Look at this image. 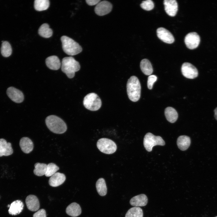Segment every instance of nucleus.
Masks as SVG:
<instances>
[{
    "instance_id": "nucleus-34",
    "label": "nucleus",
    "mask_w": 217,
    "mask_h": 217,
    "mask_svg": "<svg viewBox=\"0 0 217 217\" xmlns=\"http://www.w3.org/2000/svg\"><path fill=\"white\" fill-rule=\"evenodd\" d=\"M33 217H46V213L45 210L41 209L34 213Z\"/></svg>"
},
{
    "instance_id": "nucleus-27",
    "label": "nucleus",
    "mask_w": 217,
    "mask_h": 217,
    "mask_svg": "<svg viewBox=\"0 0 217 217\" xmlns=\"http://www.w3.org/2000/svg\"><path fill=\"white\" fill-rule=\"evenodd\" d=\"M49 5V0H35L34 2V8L36 11H41L47 10Z\"/></svg>"
},
{
    "instance_id": "nucleus-22",
    "label": "nucleus",
    "mask_w": 217,
    "mask_h": 217,
    "mask_svg": "<svg viewBox=\"0 0 217 217\" xmlns=\"http://www.w3.org/2000/svg\"><path fill=\"white\" fill-rule=\"evenodd\" d=\"M177 144L178 148L181 150H187L190 144V139L189 137L186 135L179 136L177 140Z\"/></svg>"
},
{
    "instance_id": "nucleus-29",
    "label": "nucleus",
    "mask_w": 217,
    "mask_h": 217,
    "mask_svg": "<svg viewBox=\"0 0 217 217\" xmlns=\"http://www.w3.org/2000/svg\"><path fill=\"white\" fill-rule=\"evenodd\" d=\"M33 172L35 175L41 176L45 175L47 169V165L46 164L36 163L34 165Z\"/></svg>"
},
{
    "instance_id": "nucleus-35",
    "label": "nucleus",
    "mask_w": 217,
    "mask_h": 217,
    "mask_svg": "<svg viewBox=\"0 0 217 217\" xmlns=\"http://www.w3.org/2000/svg\"><path fill=\"white\" fill-rule=\"evenodd\" d=\"M86 3L89 5L92 6L97 4L100 2V0H86Z\"/></svg>"
},
{
    "instance_id": "nucleus-30",
    "label": "nucleus",
    "mask_w": 217,
    "mask_h": 217,
    "mask_svg": "<svg viewBox=\"0 0 217 217\" xmlns=\"http://www.w3.org/2000/svg\"><path fill=\"white\" fill-rule=\"evenodd\" d=\"M1 52L2 55L5 57H7L11 54L12 48L10 43L8 41L2 42L1 48Z\"/></svg>"
},
{
    "instance_id": "nucleus-38",
    "label": "nucleus",
    "mask_w": 217,
    "mask_h": 217,
    "mask_svg": "<svg viewBox=\"0 0 217 217\" xmlns=\"http://www.w3.org/2000/svg\"></svg>"
},
{
    "instance_id": "nucleus-2",
    "label": "nucleus",
    "mask_w": 217,
    "mask_h": 217,
    "mask_svg": "<svg viewBox=\"0 0 217 217\" xmlns=\"http://www.w3.org/2000/svg\"><path fill=\"white\" fill-rule=\"evenodd\" d=\"M46 123L48 128L52 132L57 134H62L67 129L65 122L59 117L54 115L48 116L46 119Z\"/></svg>"
},
{
    "instance_id": "nucleus-25",
    "label": "nucleus",
    "mask_w": 217,
    "mask_h": 217,
    "mask_svg": "<svg viewBox=\"0 0 217 217\" xmlns=\"http://www.w3.org/2000/svg\"><path fill=\"white\" fill-rule=\"evenodd\" d=\"M97 192L101 196H105L107 193V188L105 179L102 178H99L96 183Z\"/></svg>"
},
{
    "instance_id": "nucleus-32",
    "label": "nucleus",
    "mask_w": 217,
    "mask_h": 217,
    "mask_svg": "<svg viewBox=\"0 0 217 217\" xmlns=\"http://www.w3.org/2000/svg\"><path fill=\"white\" fill-rule=\"evenodd\" d=\"M140 6L143 9L149 11L153 8L154 4L152 0H146L142 1Z\"/></svg>"
},
{
    "instance_id": "nucleus-20",
    "label": "nucleus",
    "mask_w": 217,
    "mask_h": 217,
    "mask_svg": "<svg viewBox=\"0 0 217 217\" xmlns=\"http://www.w3.org/2000/svg\"><path fill=\"white\" fill-rule=\"evenodd\" d=\"M24 204L20 200L14 201L11 204L8 210L9 213L12 215H16L19 214L22 211Z\"/></svg>"
},
{
    "instance_id": "nucleus-5",
    "label": "nucleus",
    "mask_w": 217,
    "mask_h": 217,
    "mask_svg": "<svg viewBox=\"0 0 217 217\" xmlns=\"http://www.w3.org/2000/svg\"><path fill=\"white\" fill-rule=\"evenodd\" d=\"M83 103L86 109L92 111L98 110L102 105L100 98L96 94L94 93L86 95L84 97Z\"/></svg>"
},
{
    "instance_id": "nucleus-8",
    "label": "nucleus",
    "mask_w": 217,
    "mask_h": 217,
    "mask_svg": "<svg viewBox=\"0 0 217 217\" xmlns=\"http://www.w3.org/2000/svg\"><path fill=\"white\" fill-rule=\"evenodd\" d=\"M181 71L182 75L188 79H194L198 76V73L197 68L189 62L183 63L181 68Z\"/></svg>"
},
{
    "instance_id": "nucleus-28",
    "label": "nucleus",
    "mask_w": 217,
    "mask_h": 217,
    "mask_svg": "<svg viewBox=\"0 0 217 217\" xmlns=\"http://www.w3.org/2000/svg\"><path fill=\"white\" fill-rule=\"evenodd\" d=\"M142 209L139 207H134L129 209L126 212L125 217H143Z\"/></svg>"
},
{
    "instance_id": "nucleus-23",
    "label": "nucleus",
    "mask_w": 217,
    "mask_h": 217,
    "mask_svg": "<svg viewBox=\"0 0 217 217\" xmlns=\"http://www.w3.org/2000/svg\"><path fill=\"white\" fill-rule=\"evenodd\" d=\"M165 115L167 120L171 123L175 122L178 117L177 111L175 108L171 107H167L165 109Z\"/></svg>"
},
{
    "instance_id": "nucleus-37",
    "label": "nucleus",
    "mask_w": 217,
    "mask_h": 217,
    "mask_svg": "<svg viewBox=\"0 0 217 217\" xmlns=\"http://www.w3.org/2000/svg\"><path fill=\"white\" fill-rule=\"evenodd\" d=\"M10 206V205H8L7 206H8V207H9Z\"/></svg>"
},
{
    "instance_id": "nucleus-19",
    "label": "nucleus",
    "mask_w": 217,
    "mask_h": 217,
    "mask_svg": "<svg viewBox=\"0 0 217 217\" xmlns=\"http://www.w3.org/2000/svg\"><path fill=\"white\" fill-rule=\"evenodd\" d=\"M46 62L47 67L52 70H58L61 66L60 59L55 55L51 56L47 58Z\"/></svg>"
},
{
    "instance_id": "nucleus-13",
    "label": "nucleus",
    "mask_w": 217,
    "mask_h": 217,
    "mask_svg": "<svg viewBox=\"0 0 217 217\" xmlns=\"http://www.w3.org/2000/svg\"><path fill=\"white\" fill-rule=\"evenodd\" d=\"M165 10L169 16L174 17L178 10V4L175 0H165L164 1Z\"/></svg>"
},
{
    "instance_id": "nucleus-17",
    "label": "nucleus",
    "mask_w": 217,
    "mask_h": 217,
    "mask_svg": "<svg viewBox=\"0 0 217 217\" xmlns=\"http://www.w3.org/2000/svg\"><path fill=\"white\" fill-rule=\"evenodd\" d=\"M13 152L11 143H7L4 139H0V157L10 155Z\"/></svg>"
},
{
    "instance_id": "nucleus-1",
    "label": "nucleus",
    "mask_w": 217,
    "mask_h": 217,
    "mask_svg": "<svg viewBox=\"0 0 217 217\" xmlns=\"http://www.w3.org/2000/svg\"><path fill=\"white\" fill-rule=\"evenodd\" d=\"M141 86L137 77L133 76L128 79L127 84V90L129 99L134 102L137 101L140 96Z\"/></svg>"
},
{
    "instance_id": "nucleus-16",
    "label": "nucleus",
    "mask_w": 217,
    "mask_h": 217,
    "mask_svg": "<svg viewBox=\"0 0 217 217\" xmlns=\"http://www.w3.org/2000/svg\"><path fill=\"white\" fill-rule=\"evenodd\" d=\"M148 203V198L146 195L141 194L133 197L130 200V203L135 207L144 206L146 205Z\"/></svg>"
},
{
    "instance_id": "nucleus-15",
    "label": "nucleus",
    "mask_w": 217,
    "mask_h": 217,
    "mask_svg": "<svg viewBox=\"0 0 217 217\" xmlns=\"http://www.w3.org/2000/svg\"><path fill=\"white\" fill-rule=\"evenodd\" d=\"M65 175L59 172H56L50 178L49 183L50 186L56 187L62 184L65 181Z\"/></svg>"
},
{
    "instance_id": "nucleus-6",
    "label": "nucleus",
    "mask_w": 217,
    "mask_h": 217,
    "mask_svg": "<svg viewBox=\"0 0 217 217\" xmlns=\"http://www.w3.org/2000/svg\"><path fill=\"white\" fill-rule=\"evenodd\" d=\"M165 142L162 137L156 136L150 133H147L144 136L143 145L146 150L150 152L153 147L156 145L164 146Z\"/></svg>"
},
{
    "instance_id": "nucleus-4",
    "label": "nucleus",
    "mask_w": 217,
    "mask_h": 217,
    "mask_svg": "<svg viewBox=\"0 0 217 217\" xmlns=\"http://www.w3.org/2000/svg\"><path fill=\"white\" fill-rule=\"evenodd\" d=\"M62 49L65 53L70 55H76L82 50L79 44L71 38L63 36L61 38Z\"/></svg>"
},
{
    "instance_id": "nucleus-7",
    "label": "nucleus",
    "mask_w": 217,
    "mask_h": 217,
    "mask_svg": "<svg viewBox=\"0 0 217 217\" xmlns=\"http://www.w3.org/2000/svg\"><path fill=\"white\" fill-rule=\"evenodd\" d=\"M98 149L102 152L106 154H112L115 153L117 149L115 143L112 140L103 138L99 139L97 143Z\"/></svg>"
},
{
    "instance_id": "nucleus-36",
    "label": "nucleus",
    "mask_w": 217,
    "mask_h": 217,
    "mask_svg": "<svg viewBox=\"0 0 217 217\" xmlns=\"http://www.w3.org/2000/svg\"><path fill=\"white\" fill-rule=\"evenodd\" d=\"M214 117L217 120V107L214 110Z\"/></svg>"
},
{
    "instance_id": "nucleus-24",
    "label": "nucleus",
    "mask_w": 217,
    "mask_h": 217,
    "mask_svg": "<svg viewBox=\"0 0 217 217\" xmlns=\"http://www.w3.org/2000/svg\"><path fill=\"white\" fill-rule=\"evenodd\" d=\"M140 68L142 71L146 75H149L153 72V68L150 61L147 59L142 60L140 63Z\"/></svg>"
},
{
    "instance_id": "nucleus-9",
    "label": "nucleus",
    "mask_w": 217,
    "mask_h": 217,
    "mask_svg": "<svg viewBox=\"0 0 217 217\" xmlns=\"http://www.w3.org/2000/svg\"><path fill=\"white\" fill-rule=\"evenodd\" d=\"M184 42L188 48L193 49L198 46L200 42V38L197 33L190 32L186 36Z\"/></svg>"
},
{
    "instance_id": "nucleus-33",
    "label": "nucleus",
    "mask_w": 217,
    "mask_h": 217,
    "mask_svg": "<svg viewBox=\"0 0 217 217\" xmlns=\"http://www.w3.org/2000/svg\"><path fill=\"white\" fill-rule=\"evenodd\" d=\"M157 77L154 75L149 76L148 78L147 87L149 89H152L154 83L156 81Z\"/></svg>"
},
{
    "instance_id": "nucleus-10",
    "label": "nucleus",
    "mask_w": 217,
    "mask_h": 217,
    "mask_svg": "<svg viewBox=\"0 0 217 217\" xmlns=\"http://www.w3.org/2000/svg\"><path fill=\"white\" fill-rule=\"evenodd\" d=\"M112 5L109 2L107 1L100 2L95 7L94 11L98 15L102 16L109 13L112 11Z\"/></svg>"
},
{
    "instance_id": "nucleus-11",
    "label": "nucleus",
    "mask_w": 217,
    "mask_h": 217,
    "mask_svg": "<svg viewBox=\"0 0 217 217\" xmlns=\"http://www.w3.org/2000/svg\"><path fill=\"white\" fill-rule=\"evenodd\" d=\"M156 33L158 38L164 42L168 44L174 42L175 39L173 35L165 28H159L156 30Z\"/></svg>"
},
{
    "instance_id": "nucleus-26",
    "label": "nucleus",
    "mask_w": 217,
    "mask_h": 217,
    "mask_svg": "<svg viewBox=\"0 0 217 217\" xmlns=\"http://www.w3.org/2000/svg\"><path fill=\"white\" fill-rule=\"evenodd\" d=\"M38 33L42 37L49 38L52 36L53 31L52 29L49 28L48 24L44 23L39 27L38 30Z\"/></svg>"
},
{
    "instance_id": "nucleus-3",
    "label": "nucleus",
    "mask_w": 217,
    "mask_h": 217,
    "mask_svg": "<svg viewBox=\"0 0 217 217\" xmlns=\"http://www.w3.org/2000/svg\"><path fill=\"white\" fill-rule=\"evenodd\" d=\"M80 69L79 62L71 56L64 58L62 61L61 69L69 78H73L75 72Z\"/></svg>"
},
{
    "instance_id": "nucleus-18",
    "label": "nucleus",
    "mask_w": 217,
    "mask_h": 217,
    "mask_svg": "<svg viewBox=\"0 0 217 217\" xmlns=\"http://www.w3.org/2000/svg\"><path fill=\"white\" fill-rule=\"evenodd\" d=\"M19 145L21 150L26 153H30L33 149V143L32 140L27 137L22 138L20 140Z\"/></svg>"
},
{
    "instance_id": "nucleus-31",
    "label": "nucleus",
    "mask_w": 217,
    "mask_h": 217,
    "mask_svg": "<svg viewBox=\"0 0 217 217\" xmlns=\"http://www.w3.org/2000/svg\"><path fill=\"white\" fill-rule=\"evenodd\" d=\"M59 169L55 164L50 163L47 165V169L45 175L46 177L51 176Z\"/></svg>"
},
{
    "instance_id": "nucleus-21",
    "label": "nucleus",
    "mask_w": 217,
    "mask_h": 217,
    "mask_svg": "<svg viewBox=\"0 0 217 217\" xmlns=\"http://www.w3.org/2000/svg\"><path fill=\"white\" fill-rule=\"evenodd\" d=\"M67 214L68 215L75 217L79 215L81 213V209L80 205L74 202L70 204L66 210Z\"/></svg>"
},
{
    "instance_id": "nucleus-12",
    "label": "nucleus",
    "mask_w": 217,
    "mask_h": 217,
    "mask_svg": "<svg viewBox=\"0 0 217 217\" xmlns=\"http://www.w3.org/2000/svg\"><path fill=\"white\" fill-rule=\"evenodd\" d=\"M6 93L8 97L16 103H21L24 100V95L23 93L13 87H8Z\"/></svg>"
},
{
    "instance_id": "nucleus-14",
    "label": "nucleus",
    "mask_w": 217,
    "mask_h": 217,
    "mask_svg": "<svg viewBox=\"0 0 217 217\" xmlns=\"http://www.w3.org/2000/svg\"><path fill=\"white\" fill-rule=\"evenodd\" d=\"M27 208L32 211H36L39 209L40 206L39 200L37 197L33 195L27 196L25 200Z\"/></svg>"
}]
</instances>
